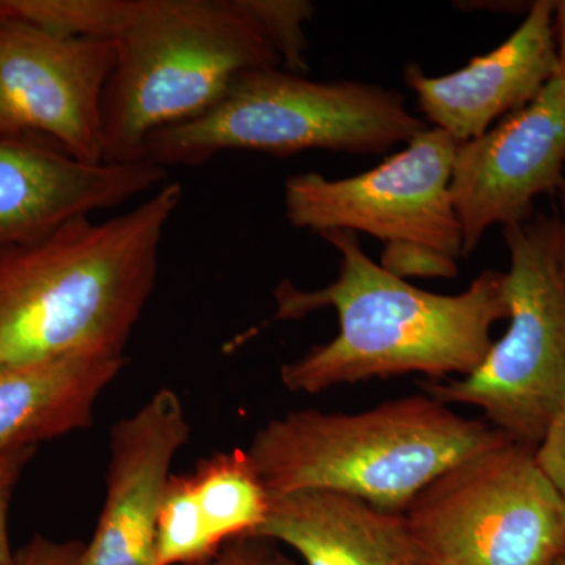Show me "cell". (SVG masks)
<instances>
[{
  "label": "cell",
  "mask_w": 565,
  "mask_h": 565,
  "mask_svg": "<svg viewBox=\"0 0 565 565\" xmlns=\"http://www.w3.org/2000/svg\"><path fill=\"white\" fill-rule=\"evenodd\" d=\"M180 182L106 221L81 217L0 250V367L70 355L125 356L154 291Z\"/></svg>",
  "instance_id": "6da1fadb"
},
{
  "label": "cell",
  "mask_w": 565,
  "mask_h": 565,
  "mask_svg": "<svg viewBox=\"0 0 565 565\" xmlns=\"http://www.w3.org/2000/svg\"><path fill=\"white\" fill-rule=\"evenodd\" d=\"M321 237L340 255L337 280L316 291L281 282L275 289V319L296 321L333 308L340 330L282 364L285 388L315 394L414 373L465 377L482 363L493 344L494 323L509 318L504 273L487 269L460 294L424 291L374 263L356 234Z\"/></svg>",
  "instance_id": "7a4b0ae2"
},
{
  "label": "cell",
  "mask_w": 565,
  "mask_h": 565,
  "mask_svg": "<svg viewBox=\"0 0 565 565\" xmlns=\"http://www.w3.org/2000/svg\"><path fill=\"white\" fill-rule=\"evenodd\" d=\"M508 440L424 393L359 414L288 412L264 424L247 452L270 494L327 490L405 514L449 468Z\"/></svg>",
  "instance_id": "3957f363"
},
{
  "label": "cell",
  "mask_w": 565,
  "mask_h": 565,
  "mask_svg": "<svg viewBox=\"0 0 565 565\" xmlns=\"http://www.w3.org/2000/svg\"><path fill=\"white\" fill-rule=\"evenodd\" d=\"M103 103L104 161H143L156 132L206 114L247 71L281 66L248 0H120Z\"/></svg>",
  "instance_id": "277c9868"
},
{
  "label": "cell",
  "mask_w": 565,
  "mask_h": 565,
  "mask_svg": "<svg viewBox=\"0 0 565 565\" xmlns=\"http://www.w3.org/2000/svg\"><path fill=\"white\" fill-rule=\"evenodd\" d=\"M429 128L397 90L362 81H313L259 68L241 74L200 117L156 132L143 161L196 167L225 151L289 158L307 150L385 154Z\"/></svg>",
  "instance_id": "5b68a950"
},
{
  "label": "cell",
  "mask_w": 565,
  "mask_h": 565,
  "mask_svg": "<svg viewBox=\"0 0 565 565\" xmlns=\"http://www.w3.org/2000/svg\"><path fill=\"white\" fill-rule=\"evenodd\" d=\"M457 145L429 126L403 151L356 177L296 174L285 182L286 218L319 236L370 234L384 244L381 266L405 280L455 278L463 258L451 195Z\"/></svg>",
  "instance_id": "8992f818"
},
{
  "label": "cell",
  "mask_w": 565,
  "mask_h": 565,
  "mask_svg": "<svg viewBox=\"0 0 565 565\" xmlns=\"http://www.w3.org/2000/svg\"><path fill=\"white\" fill-rule=\"evenodd\" d=\"M509 327L465 377L424 384L446 405H471L515 444L537 448L565 397V267L557 218L503 226Z\"/></svg>",
  "instance_id": "52a82bcc"
},
{
  "label": "cell",
  "mask_w": 565,
  "mask_h": 565,
  "mask_svg": "<svg viewBox=\"0 0 565 565\" xmlns=\"http://www.w3.org/2000/svg\"><path fill=\"white\" fill-rule=\"evenodd\" d=\"M426 565H555L565 557V500L508 440L462 460L405 511Z\"/></svg>",
  "instance_id": "ba28073f"
},
{
  "label": "cell",
  "mask_w": 565,
  "mask_h": 565,
  "mask_svg": "<svg viewBox=\"0 0 565 565\" xmlns=\"http://www.w3.org/2000/svg\"><path fill=\"white\" fill-rule=\"evenodd\" d=\"M110 41L71 36L0 14V136L41 137L73 158L104 161Z\"/></svg>",
  "instance_id": "9c48e42d"
},
{
  "label": "cell",
  "mask_w": 565,
  "mask_h": 565,
  "mask_svg": "<svg viewBox=\"0 0 565 565\" xmlns=\"http://www.w3.org/2000/svg\"><path fill=\"white\" fill-rule=\"evenodd\" d=\"M564 173L565 82L555 76L525 107L457 145L451 195L463 258L487 230L530 218L535 199L561 189Z\"/></svg>",
  "instance_id": "30bf717a"
},
{
  "label": "cell",
  "mask_w": 565,
  "mask_h": 565,
  "mask_svg": "<svg viewBox=\"0 0 565 565\" xmlns=\"http://www.w3.org/2000/svg\"><path fill=\"white\" fill-rule=\"evenodd\" d=\"M154 163H88L41 137L0 136V250L131 202L166 182Z\"/></svg>",
  "instance_id": "8fae6325"
},
{
  "label": "cell",
  "mask_w": 565,
  "mask_h": 565,
  "mask_svg": "<svg viewBox=\"0 0 565 565\" xmlns=\"http://www.w3.org/2000/svg\"><path fill=\"white\" fill-rule=\"evenodd\" d=\"M191 435L184 405L172 388L158 390L111 426L106 498L81 565H154L163 489Z\"/></svg>",
  "instance_id": "7c38bea8"
},
{
  "label": "cell",
  "mask_w": 565,
  "mask_h": 565,
  "mask_svg": "<svg viewBox=\"0 0 565 565\" xmlns=\"http://www.w3.org/2000/svg\"><path fill=\"white\" fill-rule=\"evenodd\" d=\"M553 17V0L531 3L525 20L508 40L455 73L434 77L418 63L405 66V84L415 93L430 128L462 143L533 102L556 76Z\"/></svg>",
  "instance_id": "4fadbf2b"
},
{
  "label": "cell",
  "mask_w": 565,
  "mask_h": 565,
  "mask_svg": "<svg viewBox=\"0 0 565 565\" xmlns=\"http://www.w3.org/2000/svg\"><path fill=\"white\" fill-rule=\"evenodd\" d=\"M256 537L289 546L305 565H426L405 514L327 490L273 494Z\"/></svg>",
  "instance_id": "5bb4252c"
},
{
  "label": "cell",
  "mask_w": 565,
  "mask_h": 565,
  "mask_svg": "<svg viewBox=\"0 0 565 565\" xmlns=\"http://www.w3.org/2000/svg\"><path fill=\"white\" fill-rule=\"evenodd\" d=\"M126 356L70 355L0 367V451L92 426L95 405L121 374Z\"/></svg>",
  "instance_id": "9a60e30c"
},
{
  "label": "cell",
  "mask_w": 565,
  "mask_h": 565,
  "mask_svg": "<svg viewBox=\"0 0 565 565\" xmlns=\"http://www.w3.org/2000/svg\"><path fill=\"white\" fill-rule=\"evenodd\" d=\"M189 475L207 533L217 548L258 535L269 515L273 494L247 451L214 452Z\"/></svg>",
  "instance_id": "2e32d148"
},
{
  "label": "cell",
  "mask_w": 565,
  "mask_h": 565,
  "mask_svg": "<svg viewBox=\"0 0 565 565\" xmlns=\"http://www.w3.org/2000/svg\"><path fill=\"white\" fill-rule=\"evenodd\" d=\"M222 550L207 533L191 475H172L156 520L154 565H204Z\"/></svg>",
  "instance_id": "e0dca14e"
},
{
  "label": "cell",
  "mask_w": 565,
  "mask_h": 565,
  "mask_svg": "<svg viewBox=\"0 0 565 565\" xmlns=\"http://www.w3.org/2000/svg\"><path fill=\"white\" fill-rule=\"evenodd\" d=\"M248 6L280 54L285 70L296 74L307 71L305 25L313 20V3L303 0H248Z\"/></svg>",
  "instance_id": "ac0fdd59"
},
{
  "label": "cell",
  "mask_w": 565,
  "mask_h": 565,
  "mask_svg": "<svg viewBox=\"0 0 565 565\" xmlns=\"http://www.w3.org/2000/svg\"><path fill=\"white\" fill-rule=\"evenodd\" d=\"M39 448L0 451V565H13L14 552L10 541V509L14 490L20 484L25 468Z\"/></svg>",
  "instance_id": "d6986e66"
},
{
  "label": "cell",
  "mask_w": 565,
  "mask_h": 565,
  "mask_svg": "<svg viewBox=\"0 0 565 565\" xmlns=\"http://www.w3.org/2000/svg\"><path fill=\"white\" fill-rule=\"evenodd\" d=\"M535 460L565 500V397L535 448Z\"/></svg>",
  "instance_id": "ffe728a7"
},
{
  "label": "cell",
  "mask_w": 565,
  "mask_h": 565,
  "mask_svg": "<svg viewBox=\"0 0 565 565\" xmlns=\"http://www.w3.org/2000/svg\"><path fill=\"white\" fill-rule=\"evenodd\" d=\"M84 546L81 541L58 542L35 534L14 552L13 565H81Z\"/></svg>",
  "instance_id": "44dd1931"
},
{
  "label": "cell",
  "mask_w": 565,
  "mask_h": 565,
  "mask_svg": "<svg viewBox=\"0 0 565 565\" xmlns=\"http://www.w3.org/2000/svg\"><path fill=\"white\" fill-rule=\"evenodd\" d=\"M273 548L264 539H241L223 546L222 552L204 565H266Z\"/></svg>",
  "instance_id": "7402d4cb"
},
{
  "label": "cell",
  "mask_w": 565,
  "mask_h": 565,
  "mask_svg": "<svg viewBox=\"0 0 565 565\" xmlns=\"http://www.w3.org/2000/svg\"><path fill=\"white\" fill-rule=\"evenodd\" d=\"M553 28H555L556 41V77L565 82V0H557L555 2Z\"/></svg>",
  "instance_id": "603a6c76"
},
{
  "label": "cell",
  "mask_w": 565,
  "mask_h": 565,
  "mask_svg": "<svg viewBox=\"0 0 565 565\" xmlns=\"http://www.w3.org/2000/svg\"><path fill=\"white\" fill-rule=\"evenodd\" d=\"M266 565H299L296 561H292L291 557L282 555L278 550L273 548L269 557H267Z\"/></svg>",
  "instance_id": "cb8c5ba5"
},
{
  "label": "cell",
  "mask_w": 565,
  "mask_h": 565,
  "mask_svg": "<svg viewBox=\"0 0 565 565\" xmlns=\"http://www.w3.org/2000/svg\"><path fill=\"white\" fill-rule=\"evenodd\" d=\"M561 192H563V221H561V230H563V263L565 267V173Z\"/></svg>",
  "instance_id": "d4e9b609"
},
{
  "label": "cell",
  "mask_w": 565,
  "mask_h": 565,
  "mask_svg": "<svg viewBox=\"0 0 565 565\" xmlns=\"http://www.w3.org/2000/svg\"><path fill=\"white\" fill-rule=\"evenodd\" d=\"M555 565H565V557H563L561 561H557Z\"/></svg>",
  "instance_id": "484cf974"
}]
</instances>
